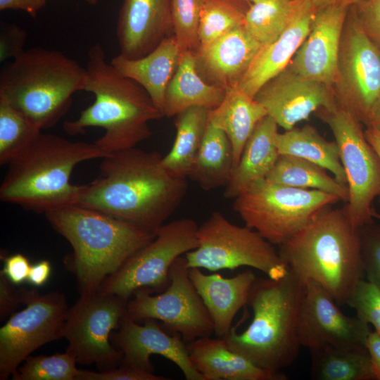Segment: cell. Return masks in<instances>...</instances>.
<instances>
[{
    "instance_id": "obj_4",
    "label": "cell",
    "mask_w": 380,
    "mask_h": 380,
    "mask_svg": "<svg viewBox=\"0 0 380 380\" xmlns=\"http://www.w3.org/2000/svg\"><path fill=\"white\" fill-rule=\"evenodd\" d=\"M52 227L72 246L65 265L80 295L99 291L103 281L156 233L78 204L45 213Z\"/></svg>"
},
{
    "instance_id": "obj_45",
    "label": "cell",
    "mask_w": 380,
    "mask_h": 380,
    "mask_svg": "<svg viewBox=\"0 0 380 380\" xmlns=\"http://www.w3.org/2000/svg\"><path fill=\"white\" fill-rule=\"evenodd\" d=\"M4 265L1 272L14 285L27 280L31 264L27 257L21 253L3 257Z\"/></svg>"
},
{
    "instance_id": "obj_34",
    "label": "cell",
    "mask_w": 380,
    "mask_h": 380,
    "mask_svg": "<svg viewBox=\"0 0 380 380\" xmlns=\"http://www.w3.org/2000/svg\"><path fill=\"white\" fill-rule=\"evenodd\" d=\"M298 0H266L251 4L243 27L262 46L274 41L291 21Z\"/></svg>"
},
{
    "instance_id": "obj_54",
    "label": "cell",
    "mask_w": 380,
    "mask_h": 380,
    "mask_svg": "<svg viewBox=\"0 0 380 380\" xmlns=\"http://www.w3.org/2000/svg\"><path fill=\"white\" fill-rule=\"evenodd\" d=\"M373 217L374 218H377L380 220V214L377 213L375 210L373 212Z\"/></svg>"
},
{
    "instance_id": "obj_5",
    "label": "cell",
    "mask_w": 380,
    "mask_h": 380,
    "mask_svg": "<svg viewBox=\"0 0 380 380\" xmlns=\"http://www.w3.org/2000/svg\"><path fill=\"white\" fill-rule=\"evenodd\" d=\"M106 156L94 143L42 132L8 163L0 198L44 214L77 204L81 185L70 182L73 169L80 163Z\"/></svg>"
},
{
    "instance_id": "obj_46",
    "label": "cell",
    "mask_w": 380,
    "mask_h": 380,
    "mask_svg": "<svg viewBox=\"0 0 380 380\" xmlns=\"http://www.w3.org/2000/svg\"><path fill=\"white\" fill-rule=\"evenodd\" d=\"M47 0H0V10H22L32 16L44 7Z\"/></svg>"
},
{
    "instance_id": "obj_42",
    "label": "cell",
    "mask_w": 380,
    "mask_h": 380,
    "mask_svg": "<svg viewBox=\"0 0 380 380\" xmlns=\"http://www.w3.org/2000/svg\"><path fill=\"white\" fill-rule=\"evenodd\" d=\"M27 39L25 30L14 23H1L0 29V62L14 59L25 50Z\"/></svg>"
},
{
    "instance_id": "obj_1",
    "label": "cell",
    "mask_w": 380,
    "mask_h": 380,
    "mask_svg": "<svg viewBox=\"0 0 380 380\" xmlns=\"http://www.w3.org/2000/svg\"><path fill=\"white\" fill-rule=\"evenodd\" d=\"M162 157L135 147L108 154L99 176L81 185L77 204L156 233L187 190L186 178L165 167Z\"/></svg>"
},
{
    "instance_id": "obj_16",
    "label": "cell",
    "mask_w": 380,
    "mask_h": 380,
    "mask_svg": "<svg viewBox=\"0 0 380 380\" xmlns=\"http://www.w3.org/2000/svg\"><path fill=\"white\" fill-rule=\"evenodd\" d=\"M369 325L345 315L331 294L314 281L305 283L298 322L300 346L310 350L326 346H365Z\"/></svg>"
},
{
    "instance_id": "obj_41",
    "label": "cell",
    "mask_w": 380,
    "mask_h": 380,
    "mask_svg": "<svg viewBox=\"0 0 380 380\" xmlns=\"http://www.w3.org/2000/svg\"><path fill=\"white\" fill-rule=\"evenodd\" d=\"M107 370L94 372L80 369L76 380H168L164 376L155 374L129 366L120 365Z\"/></svg>"
},
{
    "instance_id": "obj_8",
    "label": "cell",
    "mask_w": 380,
    "mask_h": 380,
    "mask_svg": "<svg viewBox=\"0 0 380 380\" xmlns=\"http://www.w3.org/2000/svg\"><path fill=\"white\" fill-rule=\"evenodd\" d=\"M339 201L336 195L322 191L287 186L265 179L235 198L233 208L246 226L279 246Z\"/></svg>"
},
{
    "instance_id": "obj_13",
    "label": "cell",
    "mask_w": 380,
    "mask_h": 380,
    "mask_svg": "<svg viewBox=\"0 0 380 380\" xmlns=\"http://www.w3.org/2000/svg\"><path fill=\"white\" fill-rule=\"evenodd\" d=\"M184 255L177 258L170 269V284L153 296L146 289H139L128 300L127 315L139 322L153 319L165 329L179 334L185 341L210 336L214 327L210 314L189 277Z\"/></svg>"
},
{
    "instance_id": "obj_43",
    "label": "cell",
    "mask_w": 380,
    "mask_h": 380,
    "mask_svg": "<svg viewBox=\"0 0 380 380\" xmlns=\"http://www.w3.org/2000/svg\"><path fill=\"white\" fill-rule=\"evenodd\" d=\"M351 8L365 33L380 48V0H365Z\"/></svg>"
},
{
    "instance_id": "obj_24",
    "label": "cell",
    "mask_w": 380,
    "mask_h": 380,
    "mask_svg": "<svg viewBox=\"0 0 380 380\" xmlns=\"http://www.w3.org/2000/svg\"><path fill=\"white\" fill-rule=\"evenodd\" d=\"M190 359L204 380H286L287 376L260 367L232 350L223 337L210 336L187 344Z\"/></svg>"
},
{
    "instance_id": "obj_47",
    "label": "cell",
    "mask_w": 380,
    "mask_h": 380,
    "mask_svg": "<svg viewBox=\"0 0 380 380\" xmlns=\"http://www.w3.org/2000/svg\"><path fill=\"white\" fill-rule=\"evenodd\" d=\"M51 272L49 261L43 260L31 265L27 281L34 286H42L49 279Z\"/></svg>"
},
{
    "instance_id": "obj_39",
    "label": "cell",
    "mask_w": 380,
    "mask_h": 380,
    "mask_svg": "<svg viewBox=\"0 0 380 380\" xmlns=\"http://www.w3.org/2000/svg\"><path fill=\"white\" fill-rule=\"evenodd\" d=\"M356 315L372 324L380 336V290L369 281L361 279L356 285L347 304Z\"/></svg>"
},
{
    "instance_id": "obj_31",
    "label": "cell",
    "mask_w": 380,
    "mask_h": 380,
    "mask_svg": "<svg viewBox=\"0 0 380 380\" xmlns=\"http://www.w3.org/2000/svg\"><path fill=\"white\" fill-rule=\"evenodd\" d=\"M315 380H376L365 346H326L310 350Z\"/></svg>"
},
{
    "instance_id": "obj_7",
    "label": "cell",
    "mask_w": 380,
    "mask_h": 380,
    "mask_svg": "<svg viewBox=\"0 0 380 380\" xmlns=\"http://www.w3.org/2000/svg\"><path fill=\"white\" fill-rule=\"evenodd\" d=\"M86 67L58 50L37 46L4 65L0 72V99L23 114L41 130L54 126L84 91Z\"/></svg>"
},
{
    "instance_id": "obj_15",
    "label": "cell",
    "mask_w": 380,
    "mask_h": 380,
    "mask_svg": "<svg viewBox=\"0 0 380 380\" xmlns=\"http://www.w3.org/2000/svg\"><path fill=\"white\" fill-rule=\"evenodd\" d=\"M334 93L338 105L366 125L380 98V48L350 7L343 32Z\"/></svg>"
},
{
    "instance_id": "obj_6",
    "label": "cell",
    "mask_w": 380,
    "mask_h": 380,
    "mask_svg": "<svg viewBox=\"0 0 380 380\" xmlns=\"http://www.w3.org/2000/svg\"><path fill=\"white\" fill-rule=\"evenodd\" d=\"M305 289L290 270L278 279L256 278L248 303L253 319L244 331L232 327L222 336L228 346L266 369L280 372L290 366L301 347L297 329Z\"/></svg>"
},
{
    "instance_id": "obj_35",
    "label": "cell",
    "mask_w": 380,
    "mask_h": 380,
    "mask_svg": "<svg viewBox=\"0 0 380 380\" xmlns=\"http://www.w3.org/2000/svg\"><path fill=\"white\" fill-rule=\"evenodd\" d=\"M251 4L245 0H205L199 22L198 49L243 25Z\"/></svg>"
},
{
    "instance_id": "obj_32",
    "label": "cell",
    "mask_w": 380,
    "mask_h": 380,
    "mask_svg": "<svg viewBox=\"0 0 380 380\" xmlns=\"http://www.w3.org/2000/svg\"><path fill=\"white\" fill-rule=\"evenodd\" d=\"M209 109L191 107L175 117L176 136L162 163L173 174L187 178L197 158L208 123Z\"/></svg>"
},
{
    "instance_id": "obj_25",
    "label": "cell",
    "mask_w": 380,
    "mask_h": 380,
    "mask_svg": "<svg viewBox=\"0 0 380 380\" xmlns=\"http://www.w3.org/2000/svg\"><path fill=\"white\" fill-rule=\"evenodd\" d=\"M181 55L177 39L172 34L141 58H127L119 53L110 63L122 75L141 85L164 116L166 89L177 68Z\"/></svg>"
},
{
    "instance_id": "obj_29",
    "label": "cell",
    "mask_w": 380,
    "mask_h": 380,
    "mask_svg": "<svg viewBox=\"0 0 380 380\" xmlns=\"http://www.w3.org/2000/svg\"><path fill=\"white\" fill-rule=\"evenodd\" d=\"M275 142L280 155L293 156L315 163L331 172L339 183L347 186L337 144L326 140L312 125L294 127L283 133L278 132Z\"/></svg>"
},
{
    "instance_id": "obj_26",
    "label": "cell",
    "mask_w": 380,
    "mask_h": 380,
    "mask_svg": "<svg viewBox=\"0 0 380 380\" xmlns=\"http://www.w3.org/2000/svg\"><path fill=\"white\" fill-rule=\"evenodd\" d=\"M278 132V125L268 115L258 123L225 186V198H235L256 182L266 179L280 155L275 142Z\"/></svg>"
},
{
    "instance_id": "obj_10",
    "label": "cell",
    "mask_w": 380,
    "mask_h": 380,
    "mask_svg": "<svg viewBox=\"0 0 380 380\" xmlns=\"http://www.w3.org/2000/svg\"><path fill=\"white\" fill-rule=\"evenodd\" d=\"M198 227L194 220L186 217L163 224L153 240L105 279L99 291L127 300L141 289L163 291L170 284L172 263L198 247Z\"/></svg>"
},
{
    "instance_id": "obj_11",
    "label": "cell",
    "mask_w": 380,
    "mask_h": 380,
    "mask_svg": "<svg viewBox=\"0 0 380 380\" xmlns=\"http://www.w3.org/2000/svg\"><path fill=\"white\" fill-rule=\"evenodd\" d=\"M339 151L348 189L343 209L357 228L374 221L372 203L380 194V158L367 140L362 122L340 107L319 109Z\"/></svg>"
},
{
    "instance_id": "obj_21",
    "label": "cell",
    "mask_w": 380,
    "mask_h": 380,
    "mask_svg": "<svg viewBox=\"0 0 380 380\" xmlns=\"http://www.w3.org/2000/svg\"><path fill=\"white\" fill-rule=\"evenodd\" d=\"M315 12L312 0H298L289 25L274 41L262 46L236 87L254 99L263 85L284 70L308 37Z\"/></svg>"
},
{
    "instance_id": "obj_48",
    "label": "cell",
    "mask_w": 380,
    "mask_h": 380,
    "mask_svg": "<svg viewBox=\"0 0 380 380\" xmlns=\"http://www.w3.org/2000/svg\"><path fill=\"white\" fill-rule=\"evenodd\" d=\"M365 347L371 358L376 380H380V336L375 331H370Z\"/></svg>"
},
{
    "instance_id": "obj_37",
    "label": "cell",
    "mask_w": 380,
    "mask_h": 380,
    "mask_svg": "<svg viewBox=\"0 0 380 380\" xmlns=\"http://www.w3.org/2000/svg\"><path fill=\"white\" fill-rule=\"evenodd\" d=\"M66 351L51 355H29L13 374V380H76L80 369Z\"/></svg>"
},
{
    "instance_id": "obj_50",
    "label": "cell",
    "mask_w": 380,
    "mask_h": 380,
    "mask_svg": "<svg viewBox=\"0 0 380 380\" xmlns=\"http://www.w3.org/2000/svg\"><path fill=\"white\" fill-rule=\"evenodd\" d=\"M365 134L367 140L373 147L380 158V132L372 126H367L365 130ZM380 202V194L379 196Z\"/></svg>"
},
{
    "instance_id": "obj_12",
    "label": "cell",
    "mask_w": 380,
    "mask_h": 380,
    "mask_svg": "<svg viewBox=\"0 0 380 380\" xmlns=\"http://www.w3.org/2000/svg\"><path fill=\"white\" fill-rule=\"evenodd\" d=\"M128 300L98 291L80 295L68 309L63 337L68 342L66 352L77 363L95 364L99 371L121 364L122 353L110 340L127 314Z\"/></svg>"
},
{
    "instance_id": "obj_3",
    "label": "cell",
    "mask_w": 380,
    "mask_h": 380,
    "mask_svg": "<svg viewBox=\"0 0 380 380\" xmlns=\"http://www.w3.org/2000/svg\"><path fill=\"white\" fill-rule=\"evenodd\" d=\"M279 247L291 272L305 284H319L338 305L347 304L365 275L360 229L343 208L327 207Z\"/></svg>"
},
{
    "instance_id": "obj_23",
    "label": "cell",
    "mask_w": 380,
    "mask_h": 380,
    "mask_svg": "<svg viewBox=\"0 0 380 380\" xmlns=\"http://www.w3.org/2000/svg\"><path fill=\"white\" fill-rule=\"evenodd\" d=\"M189 277L212 319L214 333L226 335L237 312L248 305L250 291L257 278L251 270L224 278L218 273L206 274L200 268L189 270Z\"/></svg>"
},
{
    "instance_id": "obj_27",
    "label": "cell",
    "mask_w": 380,
    "mask_h": 380,
    "mask_svg": "<svg viewBox=\"0 0 380 380\" xmlns=\"http://www.w3.org/2000/svg\"><path fill=\"white\" fill-rule=\"evenodd\" d=\"M225 94V89L206 82L200 76L194 52H184L166 89L164 117L176 116L195 106L213 109L222 103Z\"/></svg>"
},
{
    "instance_id": "obj_2",
    "label": "cell",
    "mask_w": 380,
    "mask_h": 380,
    "mask_svg": "<svg viewBox=\"0 0 380 380\" xmlns=\"http://www.w3.org/2000/svg\"><path fill=\"white\" fill-rule=\"evenodd\" d=\"M87 58L84 91L95 99L77 119L65 121L64 130L76 135L87 127L103 128L104 134L94 144L106 155L135 147L151 135L149 122L164 117L163 113L141 85L107 61L100 43L89 49Z\"/></svg>"
},
{
    "instance_id": "obj_22",
    "label": "cell",
    "mask_w": 380,
    "mask_h": 380,
    "mask_svg": "<svg viewBox=\"0 0 380 380\" xmlns=\"http://www.w3.org/2000/svg\"><path fill=\"white\" fill-rule=\"evenodd\" d=\"M261 48L241 25L194 52L196 68L206 82L227 91L237 87Z\"/></svg>"
},
{
    "instance_id": "obj_36",
    "label": "cell",
    "mask_w": 380,
    "mask_h": 380,
    "mask_svg": "<svg viewBox=\"0 0 380 380\" xmlns=\"http://www.w3.org/2000/svg\"><path fill=\"white\" fill-rule=\"evenodd\" d=\"M42 133L17 109L0 99V164L8 165Z\"/></svg>"
},
{
    "instance_id": "obj_44",
    "label": "cell",
    "mask_w": 380,
    "mask_h": 380,
    "mask_svg": "<svg viewBox=\"0 0 380 380\" xmlns=\"http://www.w3.org/2000/svg\"><path fill=\"white\" fill-rule=\"evenodd\" d=\"M6 276L0 272V319L2 321L19 305L23 304L24 289H15Z\"/></svg>"
},
{
    "instance_id": "obj_17",
    "label": "cell",
    "mask_w": 380,
    "mask_h": 380,
    "mask_svg": "<svg viewBox=\"0 0 380 380\" xmlns=\"http://www.w3.org/2000/svg\"><path fill=\"white\" fill-rule=\"evenodd\" d=\"M110 340L122 353L120 365L153 372L151 356L158 355L174 362L186 380H204L194 366L180 335L168 334L156 319H146L140 324L126 314L118 330L112 332Z\"/></svg>"
},
{
    "instance_id": "obj_49",
    "label": "cell",
    "mask_w": 380,
    "mask_h": 380,
    "mask_svg": "<svg viewBox=\"0 0 380 380\" xmlns=\"http://www.w3.org/2000/svg\"><path fill=\"white\" fill-rule=\"evenodd\" d=\"M365 0H312V2L316 8H322L331 6H342L346 7H351L359 3H361Z\"/></svg>"
},
{
    "instance_id": "obj_33",
    "label": "cell",
    "mask_w": 380,
    "mask_h": 380,
    "mask_svg": "<svg viewBox=\"0 0 380 380\" xmlns=\"http://www.w3.org/2000/svg\"><path fill=\"white\" fill-rule=\"evenodd\" d=\"M324 168L305 159L279 155L266 179L287 186L316 189L336 195L347 202L348 189L329 175Z\"/></svg>"
},
{
    "instance_id": "obj_28",
    "label": "cell",
    "mask_w": 380,
    "mask_h": 380,
    "mask_svg": "<svg viewBox=\"0 0 380 380\" xmlns=\"http://www.w3.org/2000/svg\"><path fill=\"white\" fill-rule=\"evenodd\" d=\"M266 115L267 111L255 99L237 87L227 90L222 103L208 110V122L222 130L232 144L234 169L255 127Z\"/></svg>"
},
{
    "instance_id": "obj_52",
    "label": "cell",
    "mask_w": 380,
    "mask_h": 380,
    "mask_svg": "<svg viewBox=\"0 0 380 380\" xmlns=\"http://www.w3.org/2000/svg\"><path fill=\"white\" fill-rule=\"evenodd\" d=\"M84 1H85L87 3L91 5H95L98 3L99 0H84Z\"/></svg>"
},
{
    "instance_id": "obj_40",
    "label": "cell",
    "mask_w": 380,
    "mask_h": 380,
    "mask_svg": "<svg viewBox=\"0 0 380 380\" xmlns=\"http://www.w3.org/2000/svg\"><path fill=\"white\" fill-rule=\"evenodd\" d=\"M360 232L365 274L380 290V224L373 221Z\"/></svg>"
},
{
    "instance_id": "obj_18",
    "label": "cell",
    "mask_w": 380,
    "mask_h": 380,
    "mask_svg": "<svg viewBox=\"0 0 380 380\" xmlns=\"http://www.w3.org/2000/svg\"><path fill=\"white\" fill-rule=\"evenodd\" d=\"M254 99L285 130L308 120L315 111L331 110L338 106L333 89L303 77L288 68L263 85Z\"/></svg>"
},
{
    "instance_id": "obj_9",
    "label": "cell",
    "mask_w": 380,
    "mask_h": 380,
    "mask_svg": "<svg viewBox=\"0 0 380 380\" xmlns=\"http://www.w3.org/2000/svg\"><path fill=\"white\" fill-rule=\"evenodd\" d=\"M197 237L198 247L184 255L189 268L215 272L246 266L273 279L289 270L274 245L257 231L232 223L219 211L198 226Z\"/></svg>"
},
{
    "instance_id": "obj_53",
    "label": "cell",
    "mask_w": 380,
    "mask_h": 380,
    "mask_svg": "<svg viewBox=\"0 0 380 380\" xmlns=\"http://www.w3.org/2000/svg\"><path fill=\"white\" fill-rule=\"evenodd\" d=\"M245 1H246L247 2L250 4H255V3H258V2L266 1V0H245Z\"/></svg>"
},
{
    "instance_id": "obj_51",
    "label": "cell",
    "mask_w": 380,
    "mask_h": 380,
    "mask_svg": "<svg viewBox=\"0 0 380 380\" xmlns=\"http://www.w3.org/2000/svg\"><path fill=\"white\" fill-rule=\"evenodd\" d=\"M366 126H372L380 132V98L372 108Z\"/></svg>"
},
{
    "instance_id": "obj_20",
    "label": "cell",
    "mask_w": 380,
    "mask_h": 380,
    "mask_svg": "<svg viewBox=\"0 0 380 380\" xmlns=\"http://www.w3.org/2000/svg\"><path fill=\"white\" fill-rule=\"evenodd\" d=\"M171 0H123L116 34L120 54L139 58L173 34Z\"/></svg>"
},
{
    "instance_id": "obj_14",
    "label": "cell",
    "mask_w": 380,
    "mask_h": 380,
    "mask_svg": "<svg viewBox=\"0 0 380 380\" xmlns=\"http://www.w3.org/2000/svg\"><path fill=\"white\" fill-rule=\"evenodd\" d=\"M26 308L13 314L0 329V379H8L39 347L63 338L68 307L59 291L41 295L24 289Z\"/></svg>"
},
{
    "instance_id": "obj_30",
    "label": "cell",
    "mask_w": 380,
    "mask_h": 380,
    "mask_svg": "<svg viewBox=\"0 0 380 380\" xmlns=\"http://www.w3.org/2000/svg\"><path fill=\"white\" fill-rule=\"evenodd\" d=\"M234 170L232 144L226 134L209 122L189 175L205 191L226 186Z\"/></svg>"
},
{
    "instance_id": "obj_19",
    "label": "cell",
    "mask_w": 380,
    "mask_h": 380,
    "mask_svg": "<svg viewBox=\"0 0 380 380\" xmlns=\"http://www.w3.org/2000/svg\"><path fill=\"white\" fill-rule=\"evenodd\" d=\"M350 7L331 6L316 10L310 32L288 68L331 87L338 76L339 51Z\"/></svg>"
},
{
    "instance_id": "obj_38",
    "label": "cell",
    "mask_w": 380,
    "mask_h": 380,
    "mask_svg": "<svg viewBox=\"0 0 380 380\" xmlns=\"http://www.w3.org/2000/svg\"><path fill=\"white\" fill-rule=\"evenodd\" d=\"M205 0H171L173 35L181 53L196 52L199 47L198 27Z\"/></svg>"
}]
</instances>
